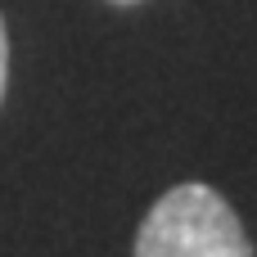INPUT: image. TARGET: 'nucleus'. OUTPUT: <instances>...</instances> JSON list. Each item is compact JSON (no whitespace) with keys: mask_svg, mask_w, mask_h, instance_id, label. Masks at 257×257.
<instances>
[{"mask_svg":"<svg viewBox=\"0 0 257 257\" xmlns=\"http://www.w3.org/2000/svg\"><path fill=\"white\" fill-rule=\"evenodd\" d=\"M131 257H257L235 208L203 181L167 190L136 230Z\"/></svg>","mask_w":257,"mask_h":257,"instance_id":"f257e3e1","label":"nucleus"},{"mask_svg":"<svg viewBox=\"0 0 257 257\" xmlns=\"http://www.w3.org/2000/svg\"><path fill=\"white\" fill-rule=\"evenodd\" d=\"M5 86H9V32L0 18V99H5Z\"/></svg>","mask_w":257,"mask_h":257,"instance_id":"f03ea898","label":"nucleus"},{"mask_svg":"<svg viewBox=\"0 0 257 257\" xmlns=\"http://www.w3.org/2000/svg\"><path fill=\"white\" fill-rule=\"evenodd\" d=\"M108 5H140V0H108Z\"/></svg>","mask_w":257,"mask_h":257,"instance_id":"7ed1b4c3","label":"nucleus"}]
</instances>
